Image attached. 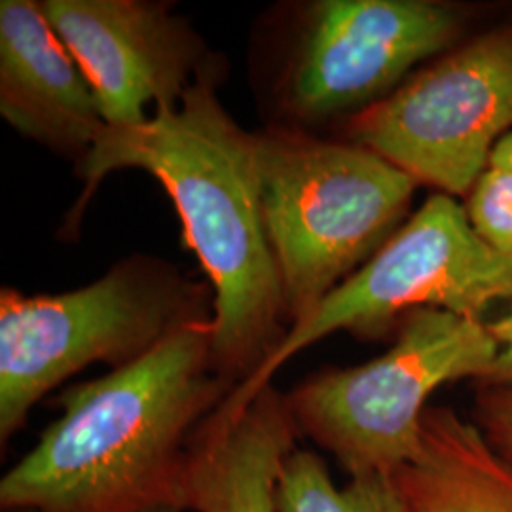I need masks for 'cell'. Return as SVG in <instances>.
<instances>
[{"instance_id": "cell-16", "label": "cell", "mask_w": 512, "mask_h": 512, "mask_svg": "<svg viewBox=\"0 0 512 512\" xmlns=\"http://www.w3.org/2000/svg\"><path fill=\"white\" fill-rule=\"evenodd\" d=\"M488 330L499 346L494 365L480 384L512 385V310L488 323Z\"/></svg>"}, {"instance_id": "cell-17", "label": "cell", "mask_w": 512, "mask_h": 512, "mask_svg": "<svg viewBox=\"0 0 512 512\" xmlns=\"http://www.w3.org/2000/svg\"><path fill=\"white\" fill-rule=\"evenodd\" d=\"M488 167L512 173V131L495 145Z\"/></svg>"}, {"instance_id": "cell-10", "label": "cell", "mask_w": 512, "mask_h": 512, "mask_svg": "<svg viewBox=\"0 0 512 512\" xmlns=\"http://www.w3.org/2000/svg\"><path fill=\"white\" fill-rule=\"evenodd\" d=\"M0 114L76 169L107 129L90 80L37 0L0 2Z\"/></svg>"}, {"instance_id": "cell-4", "label": "cell", "mask_w": 512, "mask_h": 512, "mask_svg": "<svg viewBox=\"0 0 512 512\" xmlns=\"http://www.w3.org/2000/svg\"><path fill=\"white\" fill-rule=\"evenodd\" d=\"M209 283L175 264L131 255L90 285L61 294L0 291V442L38 401L88 366L135 363L188 325L213 319Z\"/></svg>"}, {"instance_id": "cell-12", "label": "cell", "mask_w": 512, "mask_h": 512, "mask_svg": "<svg viewBox=\"0 0 512 512\" xmlns=\"http://www.w3.org/2000/svg\"><path fill=\"white\" fill-rule=\"evenodd\" d=\"M408 512H512V465L446 406L421 418L420 454L397 469Z\"/></svg>"}, {"instance_id": "cell-3", "label": "cell", "mask_w": 512, "mask_h": 512, "mask_svg": "<svg viewBox=\"0 0 512 512\" xmlns=\"http://www.w3.org/2000/svg\"><path fill=\"white\" fill-rule=\"evenodd\" d=\"M255 137L262 220L293 329L397 234L420 184L346 139L274 126Z\"/></svg>"}, {"instance_id": "cell-11", "label": "cell", "mask_w": 512, "mask_h": 512, "mask_svg": "<svg viewBox=\"0 0 512 512\" xmlns=\"http://www.w3.org/2000/svg\"><path fill=\"white\" fill-rule=\"evenodd\" d=\"M298 437L287 393L272 384L239 410L217 408L188 446L184 511L277 512L275 480Z\"/></svg>"}, {"instance_id": "cell-5", "label": "cell", "mask_w": 512, "mask_h": 512, "mask_svg": "<svg viewBox=\"0 0 512 512\" xmlns=\"http://www.w3.org/2000/svg\"><path fill=\"white\" fill-rule=\"evenodd\" d=\"M469 8L444 0H308L270 44L268 126L319 128L374 107L458 44Z\"/></svg>"}, {"instance_id": "cell-2", "label": "cell", "mask_w": 512, "mask_h": 512, "mask_svg": "<svg viewBox=\"0 0 512 512\" xmlns=\"http://www.w3.org/2000/svg\"><path fill=\"white\" fill-rule=\"evenodd\" d=\"M234 389L213 363L209 319L61 391V416L0 480L2 511H184L188 446Z\"/></svg>"}, {"instance_id": "cell-15", "label": "cell", "mask_w": 512, "mask_h": 512, "mask_svg": "<svg viewBox=\"0 0 512 512\" xmlns=\"http://www.w3.org/2000/svg\"><path fill=\"white\" fill-rule=\"evenodd\" d=\"M473 418L488 444L512 465V385L480 384Z\"/></svg>"}, {"instance_id": "cell-13", "label": "cell", "mask_w": 512, "mask_h": 512, "mask_svg": "<svg viewBox=\"0 0 512 512\" xmlns=\"http://www.w3.org/2000/svg\"><path fill=\"white\" fill-rule=\"evenodd\" d=\"M277 512H408L393 473L351 476L336 488L321 456L294 448L275 480Z\"/></svg>"}, {"instance_id": "cell-18", "label": "cell", "mask_w": 512, "mask_h": 512, "mask_svg": "<svg viewBox=\"0 0 512 512\" xmlns=\"http://www.w3.org/2000/svg\"><path fill=\"white\" fill-rule=\"evenodd\" d=\"M147 512H183V509L179 507H171V505H165V507H156V509H150Z\"/></svg>"}, {"instance_id": "cell-14", "label": "cell", "mask_w": 512, "mask_h": 512, "mask_svg": "<svg viewBox=\"0 0 512 512\" xmlns=\"http://www.w3.org/2000/svg\"><path fill=\"white\" fill-rule=\"evenodd\" d=\"M465 211L476 234L512 258V173L488 167L465 198Z\"/></svg>"}, {"instance_id": "cell-1", "label": "cell", "mask_w": 512, "mask_h": 512, "mask_svg": "<svg viewBox=\"0 0 512 512\" xmlns=\"http://www.w3.org/2000/svg\"><path fill=\"white\" fill-rule=\"evenodd\" d=\"M224 71L202 74L177 107L139 128L105 129L76 169L84 192L65 230L114 171L141 169L162 184L215 293L213 363L238 387L274 357L291 321L262 220L255 131L220 101Z\"/></svg>"}, {"instance_id": "cell-9", "label": "cell", "mask_w": 512, "mask_h": 512, "mask_svg": "<svg viewBox=\"0 0 512 512\" xmlns=\"http://www.w3.org/2000/svg\"><path fill=\"white\" fill-rule=\"evenodd\" d=\"M42 12L92 84L107 129L139 128L222 67L202 35L158 0H44Z\"/></svg>"}, {"instance_id": "cell-6", "label": "cell", "mask_w": 512, "mask_h": 512, "mask_svg": "<svg viewBox=\"0 0 512 512\" xmlns=\"http://www.w3.org/2000/svg\"><path fill=\"white\" fill-rule=\"evenodd\" d=\"M499 346L488 323L452 311H408L384 355L327 368L287 393L300 435L330 452L349 476L395 473L420 454L429 397L465 378L484 382Z\"/></svg>"}, {"instance_id": "cell-8", "label": "cell", "mask_w": 512, "mask_h": 512, "mask_svg": "<svg viewBox=\"0 0 512 512\" xmlns=\"http://www.w3.org/2000/svg\"><path fill=\"white\" fill-rule=\"evenodd\" d=\"M511 131L512 23L456 44L342 124L346 141L452 198L469 196Z\"/></svg>"}, {"instance_id": "cell-7", "label": "cell", "mask_w": 512, "mask_h": 512, "mask_svg": "<svg viewBox=\"0 0 512 512\" xmlns=\"http://www.w3.org/2000/svg\"><path fill=\"white\" fill-rule=\"evenodd\" d=\"M503 300H512V258L476 234L465 205L435 192L365 266L289 330L274 357L220 408L234 412L251 403L296 353L334 332L376 340L399 329L408 311L437 308L482 319Z\"/></svg>"}, {"instance_id": "cell-19", "label": "cell", "mask_w": 512, "mask_h": 512, "mask_svg": "<svg viewBox=\"0 0 512 512\" xmlns=\"http://www.w3.org/2000/svg\"><path fill=\"white\" fill-rule=\"evenodd\" d=\"M4 512H35V511H29V509H10V511H4Z\"/></svg>"}]
</instances>
